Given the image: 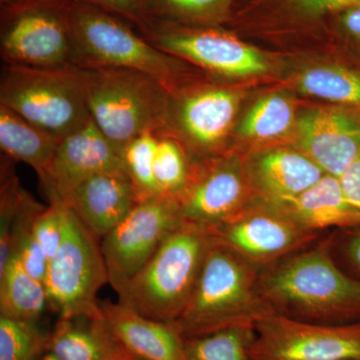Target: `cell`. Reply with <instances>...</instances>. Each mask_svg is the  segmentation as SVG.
I'll return each instance as SVG.
<instances>
[{"instance_id":"1","label":"cell","mask_w":360,"mask_h":360,"mask_svg":"<svg viewBox=\"0 0 360 360\" xmlns=\"http://www.w3.org/2000/svg\"><path fill=\"white\" fill-rule=\"evenodd\" d=\"M257 290L274 314L328 326L360 321V281L333 257L331 234L260 269Z\"/></svg>"},{"instance_id":"2","label":"cell","mask_w":360,"mask_h":360,"mask_svg":"<svg viewBox=\"0 0 360 360\" xmlns=\"http://www.w3.org/2000/svg\"><path fill=\"white\" fill-rule=\"evenodd\" d=\"M259 270L212 238L191 300L172 324L184 338L252 328L274 312L258 292Z\"/></svg>"},{"instance_id":"3","label":"cell","mask_w":360,"mask_h":360,"mask_svg":"<svg viewBox=\"0 0 360 360\" xmlns=\"http://www.w3.org/2000/svg\"><path fill=\"white\" fill-rule=\"evenodd\" d=\"M212 243L210 229L182 222L116 292L117 302L148 319L176 321L191 300Z\"/></svg>"},{"instance_id":"4","label":"cell","mask_w":360,"mask_h":360,"mask_svg":"<svg viewBox=\"0 0 360 360\" xmlns=\"http://www.w3.org/2000/svg\"><path fill=\"white\" fill-rule=\"evenodd\" d=\"M75 66L122 68L153 75L167 86L179 79V59L150 44L134 25L99 7L70 0Z\"/></svg>"},{"instance_id":"5","label":"cell","mask_w":360,"mask_h":360,"mask_svg":"<svg viewBox=\"0 0 360 360\" xmlns=\"http://www.w3.org/2000/svg\"><path fill=\"white\" fill-rule=\"evenodd\" d=\"M84 70L90 117L118 150L143 132L165 129L167 86L160 79L122 68Z\"/></svg>"},{"instance_id":"6","label":"cell","mask_w":360,"mask_h":360,"mask_svg":"<svg viewBox=\"0 0 360 360\" xmlns=\"http://www.w3.org/2000/svg\"><path fill=\"white\" fill-rule=\"evenodd\" d=\"M0 103L58 139L90 118L82 68H37L4 63Z\"/></svg>"},{"instance_id":"7","label":"cell","mask_w":360,"mask_h":360,"mask_svg":"<svg viewBox=\"0 0 360 360\" xmlns=\"http://www.w3.org/2000/svg\"><path fill=\"white\" fill-rule=\"evenodd\" d=\"M106 283L108 274L101 240L66 205L63 243L49 262L45 278L49 309L59 319L99 314L96 296Z\"/></svg>"},{"instance_id":"8","label":"cell","mask_w":360,"mask_h":360,"mask_svg":"<svg viewBox=\"0 0 360 360\" xmlns=\"http://www.w3.org/2000/svg\"><path fill=\"white\" fill-rule=\"evenodd\" d=\"M68 1L46 0L0 14V53L4 63L37 68H75Z\"/></svg>"},{"instance_id":"9","label":"cell","mask_w":360,"mask_h":360,"mask_svg":"<svg viewBox=\"0 0 360 360\" xmlns=\"http://www.w3.org/2000/svg\"><path fill=\"white\" fill-rule=\"evenodd\" d=\"M252 360H360V321L328 326L269 314L252 326Z\"/></svg>"},{"instance_id":"10","label":"cell","mask_w":360,"mask_h":360,"mask_svg":"<svg viewBox=\"0 0 360 360\" xmlns=\"http://www.w3.org/2000/svg\"><path fill=\"white\" fill-rule=\"evenodd\" d=\"M182 222L176 198L160 194L137 203L101 239L108 283L115 292L143 269Z\"/></svg>"},{"instance_id":"11","label":"cell","mask_w":360,"mask_h":360,"mask_svg":"<svg viewBox=\"0 0 360 360\" xmlns=\"http://www.w3.org/2000/svg\"><path fill=\"white\" fill-rule=\"evenodd\" d=\"M139 32L160 51L217 75L245 77L267 70L262 52L220 26L148 20Z\"/></svg>"},{"instance_id":"12","label":"cell","mask_w":360,"mask_h":360,"mask_svg":"<svg viewBox=\"0 0 360 360\" xmlns=\"http://www.w3.org/2000/svg\"><path fill=\"white\" fill-rule=\"evenodd\" d=\"M210 231L215 241L260 269L312 245L322 234L304 229L267 203L246 206Z\"/></svg>"},{"instance_id":"13","label":"cell","mask_w":360,"mask_h":360,"mask_svg":"<svg viewBox=\"0 0 360 360\" xmlns=\"http://www.w3.org/2000/svg\"><path fill=\"white\" fill-rule=\"evenodd\" d=\"M239 97L220 85L167 87L165 131L205 155L222 146L238 112Z\"/></svg>"},{"instance_id":"14","label":"cell","mask_w":360,"mask_h":360,"mask_svg":"<svg viewBox=\"0 0 360 360\" xmlns=\"http://www.w3.org/2000/svg\"><path fill=\"white\" fill-rule=\"evenodd\" d=\"M175 198L184 221L208 229L250 205L240 165L231 158H212L193 165L186 188Z\"/></svg>"},{"instance_id":"15","label":"cell","mask_w":360,"mask_h":360,"mask_svg":"<svg viewBox=\"0 0 360 360\" xmlns=\"http://www.w3.org/2000/svg\"><path fill=\"white\" fill-rule=\"evenodd\" d=\"M116 168H124L122 153L90 117L84 125L61 139L40 181L46 195H56L65 201L84 180Z\"/></svg>"},{"instance_id":"16","label":"cell","mask_w":360,"mask_h":360,"mask_svg":"<svg viewBox=\"0 0 360 360\" xmlns=\"http://www.w3.org/2000/svg\"><path fill=\"white\" fill-rule=\"evenodd\" d=\"M63 202L101 240L127 217L139 201L124 168H116L84 180Z\"/></svg>"},{"instance_id":"17","label":"cell","mask_w":360,"mask_h":360,"mask_svg":"<svg viewBox=\"0 0 360 360\" xmlns=\"http://www.w3.org/2000/svg\"><path fill=\"white\" fill-rule=\"evenodd\" d=\"M300 142L324 174L340 179L360 155V122L335 110H315L298 123Z\"/></svg>"},{"instance_id":"18","label":"cell","mask_w":360,"mask_h":360,"mask_svg":"<svg viewBox=\"0 0 360 360\" xmlns=\"http://www.w3.org/2000/svg\"><path fill=\"white\" fill-rule=\"evenodd\" d=\"M104 316L123 347L144 360H191L174 324L148 319L118 302H101Z\"/></svg>"},{"instance_id":"19","label":"cell","mask_w":360,"mask_h":360,"mask_svg":"<svg viewBox=\"0 0 360 360\" xmlns=\"http://www.w3.org/2000/svg\"><path fill=\"white\" fill-rule=\"evenodd\" d=\"M309 231L352 229L360 226V210L345 200L340 179L324 174L319 182L295 198L267 203Z\"/></svg>"},{"instance_id":"20","label":"cell","mask_w":360,"mask_h":360,"mask_svg":"<svg viewBox=\"0 0 360 360\" xmlns=\"http://www.w3.org/2000/svg\"><path fill=\"white\" fill-rule=\"evenodd\" d=\"M122 347L101 309L94 315L59 319L40 360H104Z\"/></svg>"},{"instance_id":"21","label":"cell","mask_w":360,"mask_h":360,"mask_svg":"<svg viewBox=\"0 0 360 360\" xmlns=\"http://www.w3.org/2000/svg\"><path fill=\"white\" fill-rule=\"evenodd\" d=\"M326 174L309 156L295 151L272 150L258 158L255 175L267 203L295 198Z\"/></svg>"},{"instance_id":"22","label":"cell","mask_w":360,"mask_h":360,"mask_svg":"<svg viewBox=\"0 0 360 360\" xmlns=\"http://www.w3.org/2000/svg\"><path fill=\"white\" fill-rule=\"evenodd\" d=\"M61 139L0 103V148L6 158L20 161L44 177Z\"/></svg>"},{"instance_id":"23","label":"cell","mask_w":360,"mask_h":360,"mask_svg":"<svg viewBox=\"0 0 360 360\" xmlns=\"http://www.w3.org/2000/svg\"><path fill=\"white\" fill-rule=\"evenodd\" d=\"M45 206L21 186L13 172L1 175L0 193V272L4 271L21 243L32 231Z\"/></svg>"},{"instance_id":"24","label":"cell","mask_w":360,"mask_h":360,"mask_svg":"<svg viewBox=\"0 0 360 360\" xmlns=\"http://www.w3.org/2000/svg\"><path fill=\"white\" fill-rule=\"evenodd\" d=\"M49 307L45 283L30 276L13 257L0 272V316L37 322Z\"/></svg>"},{"instance_id":"25","label":"cell","mask_w":360,"mask_h":360,"mask_svg":"<svg viewBox=\"0 0 360 360\" xmlns=\"http://www.w3.org/2000/svg\"><path fill=\"white\" fill-rule=\"evenodd\" d=\"M146 21L186 26H220L231 18L234 0H141Z\"/></svg>"},{"instance_id":"26","label":"cell","mask_w":360,"mask_h":360,"mask_svg":"<svg viewBox=\"0 0 360 360\" xmlns=\"http://www.w3.org/2000/svg\"><path fill=\"white\" fill-rule=\"evenodd\" d=\"M252 328L233 326L184 338L191 360H252L250 343Z\"/></svg>"},{"instance_id":"27","label":"cell","mask_w":360,"mask_h":360,"mask_svg":"<svg viewBox=\"0 0 360 360\" xmlns=\"http://www.w3.org/2000/svg\"><path fill=\"white\" fill-rule=\"evenodd\" d=\"M191 169L186 148L172 135L158 130L155 179L160 193L174 198L179 195L186 188Z\"/></svg>"},{"instance_id":"28","label":"cell","mask_w":360,"mask_h":360,"mask_svg":"<svg viewBox=\"0 0 360 360\" xmlns=\"http://www.w3.org/2000/svg\"><path fill=\"white\" fill-rule=\"evenodd\" d=\"M158 131L149 130L135 137L120 151L123 167L134 184L137 201L160 195L155 179Z\"/></svg>"},{"instance_id":"29","label":"cell","mask_w":360,"mask_h":360,"mask_svg":"<svg viewBox=\"0 0 360 360\" xmlns=\"http://www.w3.org/2000/svg\"><path fill=\"white\" fill-rule=\"evenodd\" d=\"M295 117L292 103L286 97L274 94L255 104L241 122L239 132L248 139H274L290 129Z\"/></svg>"},{"instance_id":"30","label":"cell","mask_w":360,"mask_h":360,"mask_svg":"<svg viewBox=\"0 0 360 360\" xmlns=\"http://www.w3.org/2000/svg\"><path fill=\"white\" fill-rule=\"evenodd\" d=\"M304 94L335 103L360 105V75L338 68H316L303 73Z\"/></svg>"},{"instance_id":"31","label":"cell","mask_w":360,"mask_h":360,"mask_svg":"<svg viewBox=\"0 0 360 360\" xmlns=\"http://www.w3.org/2000/svg\"><path fill=\"white\" fill-rule=\"evenodd\" d=\"M47 336L37 322L0 316V360H40Z\"/></svg>"},{"instance_id":"32","label":"cell","mask_w":360,"mask_h":360,"mask_svg":"<svg viewBox=\"0 0 360 360\" xmlns=\"http://www.w3.org/2000/svg\"><path fill=\"white\" fill-rule=\"evenodd\" d=\"M49 205L39 213L32 234L44 248L49 260L58 253L65 236V203L56 195H47Z\"/></svg>"},{"instance_id":"33","label":"cell","mask_w":360,"mask_h":360,"mask_svg":"<svg viewBox=\"0 0 360 360\" xmlns=\"http://www.w3.org/2000/svg\"><path fill=\"white\" fill-rule=\"evenodd\" d=\"M331 233L333 255H340L355 278L360 281V226L340 229Z\"/></svg>"},{"instance_id":"34","label":"cell","mask_w":360,"mask_h":360,"mask_svg":"<svg viewBox=\"0 0 360 360\" xmlns=\"http://www.w3.org/2000/svg\"><path fill=\"white\" fill-rule=\"evenodd\" d=\"M14 257L18 258L21 266L30 276L45 283L51 260L37 239L33 238L32 232L21 243Z\"/></svg>"},{"instance_id":"35","label":"cell","mask_w":360,"mask_h":360,"mask_svg":"<svg viewBox=\"0 0 360 360\" xmlns=\"http://www.w3.org/2000/svg\"><path fill=\"white\" fill-rule=\"evenodd\" d=\"M99 7L122 18L137 30H141L146 25V20L142 13L141 0H75Z\"/></svg>"},{"instance_id":"36","label":"cell","mask_w":360,"mask_h":360,"mask_svg":"<svg viewBox=\"0 0 360 360\" xmlns=\"http://www.w3.org/2000/svg\"><path fill=\"white\" fill-rule=\"evenodd\" d=\"M338 179L345 200L360 210V155Z\"/></svg>"},{"instance_id":"37","label":"cell","mask_w":360,"mask_h":360,"mask_svg":"<svg viewBox=\"0 0 360 360\" xmlns=\"http://www.w3.org/2000/svg\"><path fill=\"white\" fill-rule=\"evenodd\" d=\"M338 30L347 37L360 41V4L336 14Z\"/></svg>"},{"instance_id":"38","label":"cell","mask_w":360,"mask_h":360,"mask_svg":"<svg viewBox=\"0 0 360 360\" xmlns=\"http://www.w3.org/2000/svg\"><path fill=\"white\" fill-rule=\"evenodd\" d=\"M46 0H0V14L13 13Z\"/></svg>"},{"instance_id":"39","label":"cell","mask_w":360,"mask_h":360,"mask_svg":"<svg viewBox=\"0 0 360 360\" xmlns=\"http://www.w3.org/2000/svg\"><path fill=\"white\" fill-rule=\"evenodd\" d=\"M104 360H144L142 359L141 357L137 356L132 354V352H129L127 348L122 347V349L116 352L115 354L110 355L108 359Z\"/></svg>"}]
</instances>
